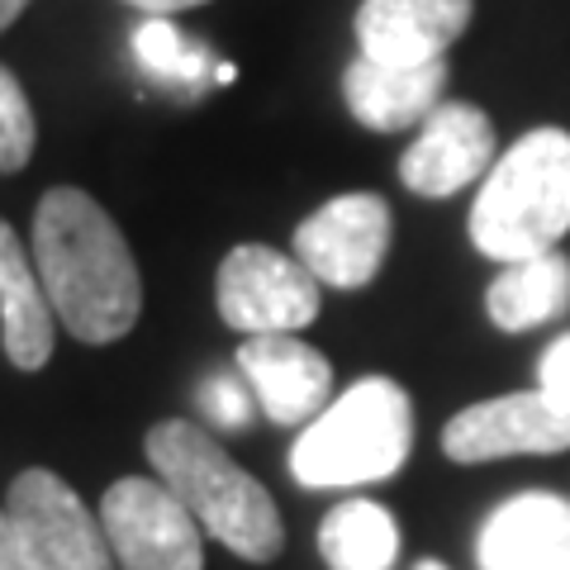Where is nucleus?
I'll return each mask as SVG.
<instances>
[{"label":"nucleus","mask_w":570,"mask_h":570,"mask_svg":"<svg viewBox=\"0 0 570 570\" xmlns=\"http://www.w3.org/2000/svg\"><path fill=\"white\" fill-rule=\"evenodd\" d=\"M33 266L58 324L91 347L119 343L142 314V276L110 209L52 186L33 209Z\"/></svg>","instance_id":"1"},{"label":"nucleus","mask_w":570,"mask_h":570,"mask_svg":"<svg viewBox=\"0 0 570 570\" xmlns=\"http://www.w3.org/2000/svg\"><path fill=\"white\" fill-rule=\"evenodd\" d=\"M148 461L157 480L171 485V494L195 513L214 542H224L243 561H276L285 547L281 509L219 442L209 428L190 419H167L148 428Z\"/></svg>","instance_id":"2"},{"label":"nucleus","mask_w":570,"mask_h":570,"mask_svg":"<svg viewBox=\"0 0 570 570\" xmlns=\"http://www.w3.org/2000/svg\"><path fill=\"white\" fill-rule=\"evenodd\" d=\"M570 234V134L532 129L494 157L471 205V243L494 262L557 253Z\"/></svg>","instance_id":"3"},{"label":"nucleus","mask_w":570,"mask_h":570,"mask_svg":"<svg viewBox=\"0 0 570 570\" xmlns=\"http://www.w3.org/2000/svg\"><path fill=\"white\" fill-rule=\"evenodd\" d=\"M414 452V404L390 376L343 390L291 448V475L305 490H352L395 475Z\"/></svg>","instance_id":"4"},{"label":"nucleus","mask_w":570,"mask_h":570,"mask_svg":"<svg viewBox=\"0 0 570 570\" xmlns=\"http://www.w3.org/2000/svg\"><path fill=\"white\" fill-rule=\"evenodd\" d=\"M6 513L14 542H20L24 570H119L105 528L62 475L39 466L14 475Z\"/></svg>","instance_id":"5"},{"label":"nucleus","mask_w":570,"mask_h":570,"mask_svg":"<svg viewBox=\"0 0 570 570\" xmlns=\"http://www.w3.org/2000/svg\"><path fill=\"white\" fill-rule=\"evenodd\" d=\"M119 570H205V528L163 480L124 475L100 499Z\"/></svg>","instance_id":"6"},{"label":"nucleus","mask_w":570,"mask_h":570,"mask_svg":"<svg viewBox=\"0 0 570 570\" xmlns=\"http://www.w3.org/2000/svg\"><path fill=\"white\" fill-rule=\"evenodd\" d=\"M318 285L299 257L266 243H243L219 266V314L247 337L299 333L318 318Z\"/></svg>","instance_id":"7"},{"label":"nucleus","mask_w":570,"mask_h":570,"mask_svg":"<svg viewBox=\"0 0 570 570\" xmlns=\"http://www.w3.org/2000/svg\"><path fill=\"white\" fill-rule=\"evenodd\" d=\"M390 205L371 190H352L318 205L305 224L295 228V257L309 266V276L333 291H362L381 276L390 253Z\"/></svg>","instance_id":"8"},{"label":"nucleus","mask_w":570,"mask_h":570,"mask_svg":"<svg viewBox=\"0 0 570 570\" xmlns=\"http://www.w3.org/2000/svg\"><path fill=\"white\" fill-rule=\"evenodd\" d=\"M570 448V409L547 390H519L471 404L442 428V452L461 466L499 456H551Z\"/></svg>","instance_id":"9"},{"label":"nucleus","mask_w":570,"mask_h":570,"mask_svg":"<svg viewBox=\"0 0 570 570\" xmlns=\"http://www.w3.org/2000/svg\"><path fill=\"white\" fill-rule=\"evenodd\" d=\"M494 167V124L485 110H475L471 100H442L433 115L419 124V138L409 142L400 157V181L442 200L475 181H485Z\"/></svg>","instance_id":"10"},{"label":"nucleus","mask_w":570,"mask_h":570,"mask_svg":"<svg viewBox=\"0 0 570 570\" xmlns=\"http://www.w3.org/2000/svg\"><path fill=\"white\" fill-rule=\"evenodd\" d=\"M238 371L253 385L262 414L291 428V423H314L328 409L333 395V366L324 352L299 343L295 333H266L247 337L238 347Z\"/></svg>","instance_id":"11"},{"label":"nucleus","mask_w":570,"mask_h":570,"mask_svg":"<svg viewBox=\"0 0 570 570\" xmlns=\"http://www.w3.org/2000/svg\"><path fill=\"white\" fill-rule=\"evenodd\" d=\"M475 0H362L356 48L371 62L414 67L438 62L466 33Z\"/></svg>","instance_id":"12"},{"label":"nucleus","mask_w":570,"mask_h":570,"mask_svg":"<svg viewBox=\"0 0 570 570\" xmlns=\"http://www.w3.org/2000/svg\"><path fill=\"white\" fill-rule=\"evenodd\" d=\"M480 570H570V499L528 490L504 499L475 542Z\"/></svg>","instance_id":"13"},{"label":"nucleus","mask_w":570,"mask_h":570,"mask_svg":"<svg viewBox=\"0 0 570 570\" xmlns=\"http://www.w3.org/2000/svg\"><path fill=\"white\" fill-rule=\"evenodd\" d=\"M442 91H448V58L414 67L356 58L343 71V100L352 119L376 134H404L423 124L442 105Z\"/></svg>","instance_id":"14"},{"label":"nucleus","mask_w":570,"mask_h":570,"mask_svg":"<svg viewBox=\"0 0 570 570\" xmlns=\"http://www.w3.org/2000/svg\"><path fill=\"white\" fill-rule=\"evenodd\" d=\"M52 328H58V314H52L39 266L24 257L20 234L0 219V343H6L10 366L20 371H39L52 356Z\"/></svg>","instance_id":"15"},{"label":"nucleus","mask_w":570,"mask_h":570,"mask_svg":"<svg viewBox=\"0 0 570 570\" xmlns=\"http://www.w3.org/2000/svg\"><path fill=\"white\" fill-rule=\"evenodd\" d=\"M485 309H490V324L504 333H528L561 318L570 309V257L542 253V257L509 262L490 281Z\"/></svg>","instance_id":"16"},{"label":"nucleus","mask_w":570,"mask_h":570,"mask_svg":"<svg viewBox=\"0 0 570 570\" xmlns=\"http://www.w3.org/2000/svg\"><path fill=\"white\" fill-rule=\"evenodd\" d=\"M318 551L328 570H390L400 557V528L395 513L376 499H343L318 523Z\"/></svg>","instance_id":"17"},{"label":"nucleus","mask_w":570,"mask_h":570,"mask_svg":"<svg viewBox=\"0 0 570 570\" xmlns=\"http://www.w3.org/2000/svg\"><path fill=\"white\" fill-rule=\"evenodd\" d=\"M129 48L157 81L176 86V91H205V86H214V71H219L214 52L200 39H190L171 14H148V20L134 29Z\"/></svg>","instance_id":"18"},{"label":"nucleus","mask_w":570,"mask_h":570,"mask_svg":"<svg viewBox=\"0 0 570 570\" xmlns=\"http://www.w3.org/2000/svg\"><path fill=\"white\" fill-rule=\"evenodd\" d=\"M33 142H39V129H33L29 96L14 81V71L0 67V171H24Z\"/></svg>","instance_id":"19"},{"label":"nucleus","mask_w":570,"mask_h":570,"mask_svg":"<svg viewBox=\"0 0 570 570\" xmlns=\"http://www.w3.org/2000/svg\"><path fill=\"white\" fill-rule=\"evenodd\" d=\"M253 385L243 381V371L238 376H214L200 385V395H195V404H200V414L214 423V428H243L247 419H253Z\"/></svg>","instance_id":"20"},{"label":"nucleus","mask_w":570,"mask_h":570,"mask_svg":"<svg viewBox=\"0 0 570 570\" xmlns=\"http://www.w3.org/2000/svg\"><path fill=\"white\" fill-rule=\"evenodd\" d=\"M538 390H547L551 400L570 409V333H561L557 343L542 352V362H538Z\"/></svg>","instance_id":"21"},{"label":"nucleus","mask_w":570,"mask_h":570,"mask_svg":"<svg viewBox=\"0 0 570 570\" xmlns=\"http://www.w3.org/2000/svg\"><path fill=\"white\" fill-rule=\"evenodd\" d=\"M0 570H24L20 542H14V528H10V513L6 509H0Z\"/></svg>","instance_id":"22"},{"label":"nucleus","mask_w":570,"mask_h":570,"mask_svg":"<svg viewBox=\"0 0 570 570\" xmlns=\"http://www.w3.org/2000/svg\"><path fill=\"white\" fill-rule=\"evenodd\" d=\"M124 6H134L142 14H181V10H195V6H209V0H124Z\"/></svg>","instance_id":"23"},{"label":"nucleus","mask_w":570,"mask_h":570,"mask_svg":"<svg viewBox=\"0 0 570 570\" xmlns=\"http://www.w3.org/2000/svg\"><path fill=\"white\" fill-rule=\"evenodd\" d=\"M24 6H29V0H0V33H6L14 20H20Z\"/></svg>","instance_id":"24"},{"label":"nucleus","mask_w":570,"mask_h":570,"mask_svg":"<svg viewBox=\"0 0 570 570\" xmlns=\"http://www.w3.org/2000/svg\"><path fill=\"white\" fill-rule=\"evenodd\" d=\"M234 77H238V67H234V62H219V71H214V81H219V86H228Z\"/></svg>","instance_id":"25"},{"label":"nucleus","mask_w":570,"mask_h":570,"mask_svg":"<svg viewBox=\"0 0 570 570\" xmlns=\"http://www.w3.org/2000/svg\"><path fill=\"white\" fill-rule=\"evenodd\" d=\"M414 570H448V566H438V561H419Z\"/></svg>","instance_id":"26"}]
</instances>
